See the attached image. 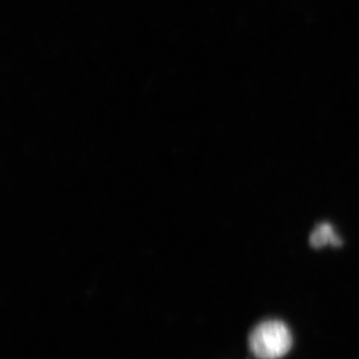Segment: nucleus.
<instances>
[{
	"label": "nucleus",
	"instance_id": "f257e3e1",
	"mask_svg": "<svg viewBox=\"0 0 359 359\" xmlns=\"http://www.w3.org/2000/svg\"><path fill=\"white\" fill-rule=\"evenodd\" d=\"M292 334L278 320H269L255 327L249 337L251 353L258 359H279L291 350Z\"/></svg>",
	"mask_w": 359,
	"mask_h": 359
},
{
	"label": "nucleus",
	"instance_id": "f03ea898",
	"mask_svg": "<svg viewBox=\"0 0 359 359\" xmlns=\"http://www.w3.org/2000/svg\"><path fill=\"white\" fill-rule=\"evenodd\" d=\"M309 242H311V245L316 249H320L325 245H335V247L342 245V240L339 235L336 234L335 229L328 222L320 224L314 229L309 238Z\"/></svg>",
	"mask_w": 359,
	"mask_h": 359
}]
</instances>
